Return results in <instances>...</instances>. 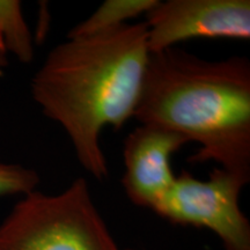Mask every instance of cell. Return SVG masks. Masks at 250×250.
<instances>
[{
    "mask_svg": "<svg viewBox=\"0 0 250 250\" xmlns=\"http://www.w3.org/2000/svg\"><path fill=\"white\" fill-rule=\"evenodd\" d=\"M126 250H133V249H126Z\"/></svg>",
    "mask_w": 250,
    "mask_h": 250,
    "instance_id": "8fae6325",
    "label": "cell"
},
{
    "mask_svg": "<svg viewBox=\"0 0 250 250\" xmlns=\"http://www.w3.org/2000/svg\"><path fill=\"white\" fill-rule=\"evenodd\" d=\"M0 250L122 249L79 177L58 195H24L0 224Z\"/></svg>",
    "mask_w": 250,
    "mask_h": 250,
    "instance_id": "3957f363",
    "label": "cell"
},
{
    "mask_svg": "<svg viewBox=\"0 0 250 250\" xmlns=\"http://www.w3.org/2000/svg\"><path fill=\"white\" fill-rule=\"evenodd\" d=\"M249 181L220 167L208 180L183 170L152 211L173 224L212 230L225 250H250V224L239 203Z\"/></svg>",
    "mask_w": 250,
    "mask_h": 250,
    "instance_id": "277c9868",
    "label": "cell"
},
{
    "mask_svg": "<svg viewBox=\"0 0 250 250\" xmlns=\"http://www.w3.org/2000/svg\"><path fill=\"white\" fill-rule=\"evenodd\" d=\"M134 120L186 137L189 161L250 179V61H208L183 49L149 55Z\"/></svg>",
    "mask_w": 250,
    "mask_h": 250,
    "instance_id": "7a4b0ae2",
    "label": "cell"
},
{
    "mask_svg": "<svg viewBox=\"0 0 250 250\" xmlns=\"http://www.w3.org/2000/svg\"><path fill=\"white\" fill-rule=\"evenodd\" d=\"M149 55L146 23H126L56 45L31 79L34 101L65 130L94 179H108L100 137L133 118Z\"/></svg>",
    "mask_w": 250,
    "mask_h": 250,
    "instance_id": "6da1fadb",
    "label": "cell"
},
{
    "mask_svg": "<svg viewBox=\"0 0 250 250\" xmlns=\"http://www.w3.org/2000/svg\"><path fill=\"white\" fill-rule=\"evenodd\" d=\"M159 0H105L90 17L67 33V39H83L124 26L127 21L147 14Z\"/></svg>",
    "mask_w": 250,
    "mask_h": 250,
    "instance_id": "52a82bcc",
    "label": "cell"
},
{
    "mask_svg": "<svg viewBox=\"0 0 250 250\" xmlns=\"http://www.w3.org/2000/svg\"><path fill=\"white\" fill-rule=\"evenodd\" d=\"M149 54L191 39H250L249 0H167L146 14Z\"/></svg>",
    "mask_w": 250,
    "mask_h": 250,
    "instance_id": "5b68a950",
    "label": "cell"
},
{
    "mask_svg": "<svg viewBox=\"0 0 250 250\" xmlns=\"http://www.w3.org/2000/svg\"><path fill=\"white\" fill-rule=\"evenodd\" d=\"M189 143L186 137L154 125L140 124L124 140L122 186L133 204L152 208L175 181L170 159Z\"/></svg>",
    "mask_w": 250,
    "mask_h": 250,
    "instance_id": "8992f818",
    "label": "cell"
},
{
    "mask_svg": "<svg viewBox=\"0 0 250 250\" xmlns=\"http://www.w3.org/2000/svg\"><path fill=\"white\" fill-rule=\"evenodd\" d=\"M0 42L7 55H14L23 64L33 62L34 40L19 0H0Z\"/></svg>",
    "mask_w": 250,
    "mask_h": 250,
    "instance_id": "ba28073f",
    "label": "cell"
},
{
    "mask_svg": "<svg viewBox=\"0 0 250 250\" xmlns=\"http://www.w3.org/2000/svg\"><path fill=\"white\" fill-rule=\"evenodd\" d=\"M41 182L35 170L17 164L0 162V197L27 195Z\"/></svg>",
    "mask_w": 250,
    "mask_h": 250,
    "instance_id": "9c48e42d",
    "label": "cell"
},
{
    "mask_svg": "<svg viewBox=\"0 0 250 250\" xmlns=\"http://www.w3.org/2000/svg\"><path fill=\"white\" fill-rule=\"evenodd\" d=\"M7 52L4 46H2L1 42H0V70L1 68H5L8 65V57H7Z\"/></svg>",
    "mask_w": 250,
    "mask_h": 250,
    "instance_id": "30bf717a",
    "label": "cell"
}]
</instances>
